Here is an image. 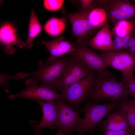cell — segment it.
<instances>
[{
  "label": "cell",
  "mask_w": 135,
  "mask_h": 135,
  "mask_svg": "<svg viewBox=\"0 0 135 135\" xmlns=\"http://www.w3.org/2000/svg\"><path fill=\"white\" fill-rule=\"evenodd\" d=\"M64 2L62 0H44L43 4L44 8L48 10L54 11L60 9Z\"/></svg>",
  "instance_id": "obj_23"
},
{
  "label": "cell",
  "mask_w": 135,
  "mask_h": 135,
  "mask_svg": "<svg viewBox=\"0 0 135 135\" xmlns=\"http://www.w3.org/2000/svg\"><path fill=\"white\" fill-rule=\"evenodd\" d=\"M130 129L133 134H135V125Z\"/></svg>",
  "instance_id": "obj_31"
},
{
  "label": "cell",
  "mask_w": 135,
  "mask_h": 135,
  "mask_svg": "<svg viewBox=\"0 0 135 135\" xmlns=\"http://www.w3.org/2000/svg\"><path fill=\"white\" fill-rule=\"evenodd\" d=\"M57 133L56 135H64L62 130L60 128H58Z\"/></svg>",
  "instance_id": "obj_30"
},
{
  "label": "cell",
  "mask_w": 135,
  "mask_h": 135,
  "mask_svg": "<svg viewBox=\"0 0 135 135\" xmlns=\"http://www.w3.org/2000/svg\"><path fill=\"white\" fill-rule=\"evenodd\" d=\"M135 46V35L131 37L128 42V48L132 47Z\"/></svg>",
  "instance_id": "obj_27"
},
{
  "label": "cell",
  "mask_w": 135,
  "mask_h": 135,
  "mask_svg": "<svg viewBox=\"0 0 135 135\" xmlns=\"http://www.w3.org/2000/svg\"><path fill=\"white\" fill-rule=\"evenodd\" d=\"M122 46L123 49L124 50L128 48V42H122Z\"/></svg>",
  "instance_id": "obj_29"
},
{
  "label": "cell",
  "mask_w": 135,
  "mask_h": 135,
  "mask_svg": "<svg viewBox=\"0 0 135 135\" xmlns=\"http://www.w3.org/2000/svg\"><path fill=\"white\" fill-rule=\"evenodd\" d=\"M104 6L105 8L104 9L106 12L107 16L112 23L115 24L120 20L129 19L126 14L112 4L110 0Z\"/></svg>",
  "instance_id": "obj_21"
},
{
  "label": "cell",
  "mask_w": 135,
  "mask_h": 135,
  "mask_svg": "<svg viewBox=\"0 0 135 135\" xmlns=\"http://www.w3.org/2000/svg\"><path fill=\"white\" fill-rule=\"evenodd\" d=\"M106 120H102L98 125L102 134L108 130L117 131L130 128L126 119L118 111L109 113Z\"/></svg>",
  "instance_id": "obj_15"
},
{
  "label": "cell",
  "mask_w": 135,
  "mask_h": 135,
  "mask_svg": "<svg viewBox=\"0 0 135 135\" xmlns=\"http://www.w3.org/2000/svg\"><path fill=\"white\" fill-rule=\"evenodd\" d=\"M68 58L63 56L50 63L40 60L38 63V68L35 71L30 73L20 72L13 76L12 78L17 80L31 76L39 82L40 86L56 89Z\"/></svg>",
  "instance_id": "obj_2"
},
{
  "label": "cell",
  "mask_w": 135,
  "mask_h": 135,
  "mask_svg": "<svg viewBox=\"0 0 135 135\" xmlns=\"http://www.w3.org/2000/svg\"><path fill=\"white\" fill-rule=\"evenodd\" d=\"M122 40L118 42H114L112 52H119L124 51L122 46Z\"/></svg>",
  "instance_id": "obj_26"
},
{
  "label": "cell",
  "mask_w": 135,
  "mask_h": 135,
  "mask_svg": "<svg viewBox=\"0 0 135 135\" xmlns=\"http://www.w3.org/2000/svg\"><path fill=\"white\" fill-rule=\"evenodd\" d=\"M66 28L65 21L64 19L52 18L46 23L44 26V29L48 34L55 36L63 32Z\"/></svg>",
  "instance_id": "obj_18"
},
{
  "label": "cell",
  "mask_w": 135,
  "mask_h": 135,
  "mask_svg": "<svg viewBox=\"0 0 135 135\" xmlns=\"http://www.w3.org/2000/svg\"><path fill=\"white\" fill-rule=\"evenodd\" d=\"M132 1L135 2V0H132Z\"/></svg>",
  "instance_id": "obj_33"
},
{
  "label": "cell",
  "mask_w": 135,
  "mask_h": 135,
  "mask_svg": "<svg viewBox=\"0 0 135 135\" xmlns=\"http://www.w3.org/2000/svg\"><path fill=\"white\" fill-rule=\"evenodd\" d=\"M16 30L12 24L6 22L2 24L0 28V42L4 52L9 55L15 52L14 46L20 48L26 46V43L18 38Z\"/></svg>",
  "instance_id": "obj_12"
},
{
  "label": "cell",
  "mask_w": 135,
  "mask_h": 135,
  "mask_svg": "<svg viewBox=\"0 0 135 135\" xmlns=\"http://www.w3.org/2000/svg\"><path fill=\"white\" fill-rule=\"evenodd\" d=\"M88 17L89 20L95 28L102 27L107 20L106 12L103 8H92Z\"/></svg>",
  "instance_id": "obj_19"
},
{
  "label": "cell",
  "mask_w": 135,
  "mask_h": 135,
  "mask_svg": "<svg viewBox=\"0 0 135 135\" xmlns=\"http://www.w3.org/2000/svg\"><path fill=\"white\" fill-rule=\"evenodd\" d=\"M134 30H135V20L134 21Z\"/></svg>",
  "instance_id": "obj_32"
},
{
  "label": "cell",
  "mask_w": 135,
  "mask_h": 135,
  "mask_svg": "<svg viewBox=\"0 0 135 135\" xmlns=\"http://www.w3.org/2000/svg\"><path fill=\"white\" fill-rule=\"evenodd\" d=\"M56 89L64 94L71 85L88 76L93 70L78 58L70 56Z\"/></svg>",
  "instance_id": "obj_4"
},
{
  "label": "cell",
  "mask_w": 135,
  "mask_h": 135,
  "mask_svg": "<svg viewBox=\"0 0 135 135\" xmlns=\"http://www.w3.org/2000/svg\"><path fill=\"white\" fill-rule=\"evenodd\" d=\"M56 101L59 108L57 128L60 129L64 135L69 133L72 135L74 128L81 122L82 118L64 99L59 98Z\"/></svg>",
  "instance_id": "obj_10"
},
{
  "label": "cell",
  "mask_w": 135,
  "mask_h": 135,
  "mask_svg": "<svg viewBox=\"0 0 135 135\" xmlns=\"http://www.w3.org/2000/svg\"><path fill=\"white\" fill-rule=\"evenodd\" d=\"M38 43L44 45L49 52L50 56L46 62L49 63L53 62L58 57L74 50L70 41L66 40L63 36L58 37L48 41H41Z\"/></svg>",
  "instance_id": "obj_13"
},
{
  "label": "cell",
  "mask_w": 135,
  "mask_h": 135,
  "mask_svg": "<svg viewBox=\"0 0 135 135\" xmlns=\"http://www.w3.org/2000/svg\"><path fill=\"white\" fill-rule=\"evenodd\" d=\"M92 6L84 11L66 14L71 25L72 36L77 38L78 42L85 43L95 28L88 19L89 13L92 8Z\"/></svg>",
  "instance_id": "obj_9"
},
{
  "label": "cell",
  "mask_w": 135,
  "mask_h": 135,
  "mask_svg": "<svg viewBox=\"0 0 135 135\" xmlns=\"http://www.w3.org/2000/svg\"><path fill=\"white\" fill-rule=\"evenodd\" d=\"M129 94L124 83L111 74H98L86 101L98 104L105 100L122 102L128 99Z\"/></svg>",
  "instance_id": "obj_1"
},
{
  "label": "cell",
  "mask_w": 135,
  "mask_h": 135,
  "mask_svg": "<svg viewBox=\"0 0 135 135\" xmlns=\"http://www.w3.org/2000/svg\"><path fill=\"white\" fill-rule=\"evenodd\" d=\"M100 54L107 67L110 66L122 73V82L130 78L135 62L134 55L126 50L117 52L102 51Z\"/></svg>",
  "instance_id": "obj_5"
},
{
  "label": "cell",
  "mask_w": 135,
  "mask_h": 135,
  "mask_svg": "<svg viewBox=\"0 0 135 135\" xmlns=\"http://www.w3.org/2000/svg\"><path fill=\"white\" fill-rule=\"evenodd\" d=\"M117 108L127 120L130 128L135 125V100L121 102Z\"/></svg>",
  "instance_id": "obj_17"
},
{
  "label": "cell",
  "mask_w": 135,
  "mask_h": 135,
  "mask_svg": "<svg viewBox=\"0 0 135 135\" xmlns=\"http://www.w3.org/2000/svg\"><path fill=\"white\" fill-rule=\"evenodd\" d=\"M133 96L135 98V94Z\"/></svg>",
  "instance_id": "obj_34"
},
{
  "label": "cell",
  "mask_w": 135,
  "mask_h": 135,
  "mask_svg": "<svg viewBox=\"0 0 135 135\" xmlns=\"http://www.w3.org/2000/svg\"><path fill=\"white\" fill-rule=\"evenodd\" d=\"M121 102H111L100 104L87 101L84 106L79 110L78 113L83 112L84 116L81 122L76 127L74 131L78 135H84L87 132L94 134L96 125L102 119L107 116L111 111L116 108Z\"/></svg>",
  "instance_id": "obj_3"
},
{
  "label": "cell",
  "mask_w": 135,
  "mask_h": 135,
  "mask_svg": "<svg viewBox=\"0 0 135 135\" xmlns=\"http://www.w3.org/2000/svg\"><path fill=\"white\" fill-rule=\"evenodd\" d=\"M42 29L39 20L33 10H31L29 22L28 34L26 43L27 48L30 50L33 45L32 42L40 33Z\"/></svg>",
  "instance_id": "obj_16"
},
{
  "label": "cell",
  "mask_w": 135,
  "mask_h": 135,
  "mask_svg": "<svg viewBox=\"0 0 135 135\" xmlns=\"http://www.w3.org/2000/svg\"><path fill=\"white\" fill-rule=\"evenodd\" d=\"M74 50L69 52L70 56L75 57L98 74H111L107 69L100 54L86 47L85 43L77 42L72 44Z\"/></svg>",
  "instance_id": "obj_7"
},
{
  "label": "cell",
  "mask_w": 135,
  "mask_h": 135,
  "mask_svg": "<svg viewBox=\"0 0 135 135\" xmlns=\"http://www.w3.org/2000/svg\"><path fill=\"white\" fill-rule=\"evenodd\" d=\"M113 34L107 20L96 35L89 41L88 45L93 48L112 52Z\"/></svg>",
  "instance_id": "obj_14"
},
{
  "label": "cell",
  "mask_w": 135,
  "mask_h": 135,
  "mask_svg": "<svg viewBox=\"0 0 135 135\" xmlns=\"http://www.w3.org/2000/svg\"><path fill=\"white\" fill-rule=\"evenodd\" d=\"M35 101L41 107L42 116L40 123L34 127L35 133L37 134H40L41 133V129L44 128H48L52 130L57 128L59 108L57 102L41 100Z\"/></svg>",
  "instance_id": "obj_11"
},
{
  "label": "cell",
  "mask_w": 135,
  "mask_h": 135,
  "mask_svg": "<svg viewBox=\"0 0 135 135\" xmlns=\"http://www.w3.org/2000/svg\"><path fill=\"white\" fill-rule=\"evenodd\" d=\"M81 7L82 11H86L91 6L94 0H80Z\"/></svg>",
  "instance_id": "obj_25"
},
{
  "label": "cell",
  "mask_w": 135,
  "mask_h": 135,
  "mask_svg": "<svg viewBox=\"0 0 135 135\" xmlns=\"http://www.w3.org/2000/svg\"><path fill=\"white\" fill-rule=\"evenodd\" d=\"M93 70L88 76L70 85L66 90L63 98L70 106L78 110L80 104L88 97L94 85L96 75Z\"/></svg>",
  "instance_id": "obj_6"
},
{
  "label": "cell",
  "mask_w": 135,
  "mask_h": 135,
  "mask_svg": "<svg viewBox=\"0 0 135 135\" xmlns=\"http://www.w3.org/2000/svg\"><path fill=\"white\" fill-rule=\"evenodd\" d=\"M132 134L130 128H128L117 131H108L100 135H132Z\"/></svg>",
  "instance_id": "obj_24"
},
{
  "label": "cell",
  "mask_w": 135,
  "mask_h": 135,
  "mask_svg": "<svg viewBox=\"0 0 135 135\" xmlns=\"http://www.w3.org/2000/svg\"><path fill=\"white\" fill-rule=\"evenodd\" d=\"M134 22L127 20H120L116 24L112 31L114 36L122 39L127 34L133 29Z\"/></svg>",
  "instance_id": "obj_20"
},
{
  "label": "cell",
  "mask_w": 135,
  "mask_h": 135,
  "mask_svg": "<svg viewBox=\"0 0 135 135\" xmlns=\"http://www.w3.org/2000/svg\"><path fill=\"white\" fill-rule=\"evenodd\" d=\"M38 82L34 79H28L25 84L27 87L15 94L11 95L9 98L13 100L20 98H26L36 101L37 100H56L63 99V94L57 93L56 89L42 86L36 85Z\"/></svg>",
  "instance_id": "obj_8"
},
{
  "label": "cell",
  "mask_w": 135,
  "mask_h": 135,
  "mask_svg": "<svg viewBox=\"0 0 135 135\" xmlns=\"http://www.w3.org/2000/svg\"><path fill=\"white\" fill-rule=\"evenodd\" d=\"M110 2L126 14L129 18L135 17V5L128 0H110Z\"/></svg>",
  "instance_id": "obj_22"
},
{
  "label": "cell",
  "mask_w": 135,
  "mask_h": 135,
  "mask_svg": "<svg viewBox=\"0 0 135 135\" xmlns=\"http://www.w3.org/2000/svg\"><path fill=\"white\" fill-rule=\"evenodd\" d=\"M128 49L129 51L131 54L134 55L135 54V46Z\"/></svg>",
  "instance_id": "obj_28"
}]
</instances>
